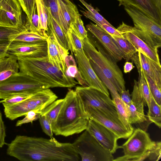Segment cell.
<instances>
[{
  "instance_id": "obj_1",
  "label": "cell",
  "mask_w": 161,
  "mask_h": 161,
  "mask_svg": "<svg viewBox=\"0 0 161 161\" xmlns=\"http://www.w3.org/2000/svg\"><path fill=\"white\" fill-rule=\"evenodd\" d=\"M7 154L21 161H79L80 158L70 143L54 138L17 135L8 144Z\"/></svg>"
},
{
  "instance_id": "obj_2",
  "label": "cell",
  "mask_w": 161,
  "mask_h": 161,
  "mask_svg": "<svg viewBox=\"0 0 161 161\" xmlns=\"http://www.w3.org/2000/svg\"><path fill=\"white\" fill-rule=\"evenodd\" d=\"M58 115L51 124L53 133L67 137L86 130L90 119L75 90L68 89Z\"/></svg>"
},
{
  "instance_id": "obj_3",
  "label": "cell",
  "mask_w": 161,
  "mask_h": 161,
  "mask_svg": "<svg viewBox=\"0 0 161 161\" xmlns=\"http://www.w3.org/2000/svg\"><path fill=\"white\" fill-rule=\"evenodd\" d=\"M20 72L28 75L50 88H72L78 84L73 77L63 73L48 60L47 56L40 58L18 56Z\"/></svg>"
},
{
  "instance_id": "obj_4",
  "label": "cell",
  "mask_w": 161,
  "mask_h": 161,
  "mask_svg": "<svg viewBox=\"0 0 161 161\" xmlns=\"http://www.w3.org/2000/svg\"><path fill=\"white\" fill-rule=\"evenodd\" d=\"M83 49L93 61L112 82L119 94L126 90L122 72L117 63L95 40L88 36L83 40Z\"/></svg>"
},
{
  "instance_id": "obj_5",
  "label": "cell",
  "mask_w": 161,
  "mask_h": 161,
  "mask_svg": "<svg viewBox=\"0 0 161 161\" xmlns=\"http://www.w3.org/2000/svg\"><path fill=\"white\" fill-rule=\"evenodd\" d=\"M57 98L49 88L43 89L21 102L3 106L4 115L7 118L13 120L31 111H36L41 114L43 109Z\"/></svg>"
},
{
  "instance_id": "obj_6",
  "label": "cell",
  "mask_w": 161,
  "mask_h": 161,
  "mask_svg": "<svg viewBox=\"0 0 161 161\" xmlns=\"http://www.w3.org/2000/svg\"><path fill=\"white\" fill-rule=\"evenodd\" d=\"M50 88L49 86L19 72L0 83V99H4L16 94L32 95Z\"/></svg>"
},
{
  "instance_id": "obj_7",
  "label": "cell",
  "mask_w": 161,
  "mask_h": 161,
  "mask_svg": "<svg viewBox=\"0 0 161 161\" xmlns=\"http://www.w3.org/2000/svg\"><path fill=\"white\" fill-rule=\"evenodd\" d=\"M72 143L82 161H113L112 154L105 149L86 130Z\"/></svg>"
},
{
  "instance_id": "obj_8",
  "label": "cell",
  "mask_w": 161,
  "mask_h": 161,
  "mask_svg": "<svg viewBox=\"0 0 161 161\" xmlns=\"http://www.w3.org/2000/svg\"><path fill=\"white\" fill-rule=\"evenodd\" d=\"M131 18L134 27L140 30L146 38L148 45L157 49L161 46V25L145 14L136 8L124 5Z\"/></svg>"
},
{
  "instance_id": "obj_9",
  "label": "cell",
  "mask_w": 161,
  "mask_h": 161,
  "mask_svg": "<svg viewBox=\"0 0 161 161\" xmlns=\"http://www.w3.org/2000/svg\"><path fill=\"white\" fill-rule=\"evenodd\" d=\"M152 142L146 131L138 128L134 130L125 142L118 146V148L123 149L124 155L114 159L113 161H138Z\"/></svg>"
},
{
  "instance_id": "obj_10",
  "label": "cell",
  "mask_w": 161,
  "mask_h": 161,
  "mask_svg": "<svg viewBox=\"0 0 161 161\" xmlns=\"http://www.w3.org/2000/svg\"><path fill=\"white\" fill-rule=\"evenodd\" d=\"M75 90L80 98L83 106L88 105L96 108L119 119L116 108L109 96L88 86H77Z\"/></svg>"
},
{
  "instance_id": "obj_11",
  "label": "cell",
  "mask_w": 161,
  "mask_h": 161,
  "mask_svg": "<svg viewBox=\"0 0 161 161\" xmlns=\"http://www.w3.org/2000/svg\"><path fill=\"white\" fill-rule=\"evenodd\" d=\"M73 53L77 64L78 70L86 82L87 86L109 96L108 90L93 69L83 49L75 50Z\"/></svg>"
},
{
  "instance_id": "obj_12",
  "label": "cell",
  "mask_w": 161,
  "mask_h": 161,
  "mask_svg": "<svg viewBox=\"0 0 161 161\" xmlns=\"http://www.w3.org/2000/svg\"><path fill=\"white\" fill-rule=\"evenodd\" d=\"M83 106L90 119L110 130L119 139H127L131 135L118 118L110 116L96 108L88 105Z\"/></svg>"
},
{
  "instance_id": "obj_13",
  "label": "cell",
  "mask_w": 161,
  "mask_h": 161,
  "mask_svg": "<svg viewBox=\"0 0 161 161\" xmlns=\"http://www.w3.org/2000/svg\"><path fill=\"white\" fill-rule=\"evenodd\" d=\"M131 103L126 107L129 115L130 123L135 124L139 128L146 131L151 123L148 119L144 113V103L140 93L138 81L134 80L133 90L131 94Z\"/></svg>"
},
{
  "instance_id": "obj_14",
  "label": "cell",
  "mask_w": 161,
  "mask_h": 161,
  "mask_svg": "<svg viewBox=\"0 0 161 161\" xmlns=\"http://www.w3.org/2000/svg\"><path fill=\"white\" fill-rule=\"evenodd\" d=\"M107 150L112 154L118 149V137L113 131L95 121L90 119L86 130Z\"/></svg>"
},
{
  "instance_id": "obj_15",
  "label": "cell",
  "mask_w": 161,
  "mask_h": 161,
  "mask_svg": "<svg viewBox=\"0 0 161 161\" xmlns=\"http://www.w3.org/2000/svg\"><path fill=\"white\" fill-rule=\"evenodd\" d=\"M23 24L18 0H0V25L17 27Z\"/></svg>"
},
{
  "instance_id": "obj_16",
  "label": "cell",
  "mask_w": 161,
  "mask_h": 161,
  "mask_svg": "<svg viewBox=\"0 0 161 161\" xmlns=\"http://www.w3.org/2000/svg\"><path fill=\"white\" fill-rule=\"evenodd\" d=\"M88 31L111 57L117 62L123 55L111 36L96 24L90 22L86 25Z\"/></svg>"
},
{
  "instance_id": "obj_17",
  "label": "cell",
  "mask_w": 161,
  "mask_h": 161,
  "mask_svg": "<svg viewBox=\"0 0 161 161\" xmlns=\"http://www.w3.org/2000/svg\"><path fill=\"white\" fill-rule=\"evenodd\" d=\"M9 55L28 58H40L47 55V41L34 43L11 42L8 49Z\"/></svg>"
},
{
  "instance_id": "obj_18",
  "label": "cell",
  "mask_w": 161,
  "mask_h": 161,
  "mask_svg": "<svg viewBox=\"0 0 161 161\" xmlns=\"http://www.w3.org/2000/svg\"><path fill=\"white\" fill-rule=\"evenodd\" d=\"M122 36L129 41L137 49L147 57L160 64L158 49L147 44L129 29L128 25L122 22L117 29Z\"/></svg>"
},
{
  "instance_id": "obj_19",
  "label": "cell",
  "mask_w": 161,
  "mask_h": 161,
  "mask_svg": "<svg viewBox=\"0 0 161 161\" xmlns=\"http://www.w3.org/2000/svg\"><path fill=\"white\" fill-rule=\"evenodd\" d=\"M131 60L161 88V66L140 52L135 54Z\"/></svg>"
},
{
  "instance_id": "obj_20",
  "label": "cell",
  "mask_w": 161,
  "mask_h": 161,
  "mask_svg": "<svg viewBox=\"0 0 161 161\" xmlns=\"http://www.w3.org/2000/svg\"><path fill=\"white\" fill-rule=\"evenodd\" d=\"M131 5L161 25V0H124L122 5Z\"/></svg>"
},
{
  "instance_id": "obj_21",
  "label": "cell",
  "mask_w": 161,
  "mask_h": 161,
  "mask_svg": "<svg viewBox=\"0 0 161 161\" xmlns=\"http://www.w3.org/2000/svg\"><path fill=\"white\" fill-rule=\"evenodd\" d=\"M49 62L67 75V68L65 63L67 54L58 45L53 36L50 34L46 40Z\"/></svg>"
},
{
  "instance_id": "obj_22",
  "label": "cell",
  "mask_w": 161,
  "mask_h": 161,
  "mask_svg": "<svg viewBox=\"0 0 161 161\" xmlns=\"http://www.w3.org/2000/svg\"><path fill=\"white\" fill-rule=\"evenodd\" d=\"M62 29L69 41V29L80 14L76 7L69 0H58Z\"/></svg>"
},
{
  "instance_id": "obj_23",
  "label": "cell",
  "mask_w": 161,
  "mask_h": 161,
  "mask_svg": "<svg viewBox=\"0 0 161 161\" xmlns=\"http://www.w3.org/2000/svg\"><path fill=\"white\" fill-rule=\"evenodd\" d=\"M46 8L48 15L47 26L51 34L58 45L68 55L69 50L67 38L60 26L53 17L49 8L46 7Z\"/></svg>"
},
{
  "instance_id": "obj_24",
  "label": "cell",
  "mask_w": 161,
  "mask_h": 161,
  "mask_svg": "<svg viewBox=\"0 0 161 161\" xmlns=\"http://www.w3.org/2000/svg\"><path fill=\"white\" fill-rule=\"evenodd\" d=\"M19 65L17 56L9 55L0 58V83L19 72Z\"/></svg>"
},
{
  "instance_id": "obj_25",
  "label": "cell",
  "mask_w": 161,
  "mask_h": 161,
  "mask_svg": "<svg viewBox=\"0 0 161 161\" xmlns=\"http://www.w3.org/2000/svg\"><path fill=\"white\" fill-rule=\"evenodd\" d=\"M112 101L116 108L118 118L125 128L131 134L134 129L129 121V115L125 105L119 96L112 98Z\"/></svg>"
},
{
  "instance_id": "obj_26",
  "label": "cell",
  "mask_w": 161,
  "mask_h": 161,
  "mask_svg": "<svg viewBox=\"0 0 161 161\" xmlns=\"http://www.w3.org/2000/svg\"><path fill=\"white\" fill-rule=\"evenodd\" d=\"M48 35L24 31L17 35L11 42L18 43H34L46 41Z\"/></svg>"
},
{
  "instance_id": "obj_27",
  "label": "cell",
  "mask_w": 161,
  "mask_h": 161,
  "mask_svg": "<svg viewBox=\"0 0 161 161\" xmlns=\"http://www.w3.org/2000/svg\"><path fill=\"white\" fill-rule=\"evenodd\" d=\"M123 55V58L126 61L131 60L138 51L132 44L123 36L111 35Z\"/></svg>"
},
{
  "instance_id": "obj_28",
  "label": "cell",
  "mask_w": 161,
  "mask_h": 161,
  "mask_svg": "<svg viewBox=\"0 0 161 161\" xmlns=\"http://www.w3.org/2000/svg\"><path fill=\"white\" fill-rule=\"evenodd\" d=\"M64 99L56 100L41 112V115H43L51 124L55 122L64 104Z\"/></svg>"
},
{
  "instance_id": "obj_29",
  "label": "cell",
  "mask_w": 161,
  "mask_h": 161,
  "mask_svg": "<svg viewBox=\"0 0 161 161\" xmlns=\"http://www.w3.org/2000/svg\"><path fill=\"white\" fill-rule=\"evenodd\" d=\"M25 30H27L25 24L17 27L0 25V42H11L17 35Z\"/></svg>"
},
{
  "instance_id": "obj_30",
  "label": "cell",
  "mask_w": 161,
  "mask_h": 161,
  "mask_svg": "<svg viewBox=\"0 0 161 161\" xmlns=\"http://www.w3.org/2000/svg\"><path fill=\"white\" fill-rule=\"evenodd\" d=\"M65 63L67 68L68 75L75 79L78 84L82 86H87L86 82L78 70L73 56L71 55L67 56L65 58Z\"/></svg>"
},
{
  "instance_id": "obj_31",
  "label": "cell",
  "mask_w": 161,
  "mask_h": 161,
  "mask_svg": "<svg viewBox=\"0 0 161 161\" xmlns=\"http://www.w3.org/2000/svg\"><path fill=\"white\" fill-rule=\"evenodd\" d=\"M148 108V112L146 115L148 119L160 128L161 127V106L159 105L155 102L152 96Z\"/></svg>"
},
{
  "instance_id": "obj_32",
  "label": "cell",
  "mask_w": 161,
  "mask_h": 161,
  "mask_svg": "<svg viewBox=\"0 0 161 161\" xmlns=\"http://www.w3.org/2000/svg\"><path fill=\"white\" fill-rule=\"evenodd\" d=\"M161 158V142L153 141L152 143L138 161H158Z\"/></svg>"
},
{
  "instance_id": "obj_33",
  "label": "cell",
  "mask_w": 161,
  "mask_h": 161,
  "mask_svg": "<svg viewBox=\"0 0 161 161\" xmlns=\"http://www.w3.org/2000/svg\"><path fill=\"white\" fill-rule=\"evenodd\" d=\"M139 74L138 81L139 91L144 106H149L152 95L140 68L136 66Z\"/></svg>"
},
{
  "instance_id": "obj_34",
  "label": "cell",
  "mask_w": 161,
  "mask_h": 161,
  "mask_svg": "<svg viewBox=\"0 0 161 161\" xmlns=\"http://www.w3.org/2000/svg\"><path fill=\"white\" fill-rule=\"evenodd\" d=\"M91 64L99 78L109 91L112 98L120 96L111 81L102 72L98 66L92 61L89 60Z\"/></svg>"
},
{
  "instance_id": "obj_35",
  "label": "cell",
  "mask_w": 161,
  "mask_h": 161,
  "mask_svg": "<svg viewBox=\"0 0 161 161\" xmlns=\"http://www.w3.org/2000/svg\"><path fill=\"white\" fill-rule=\"evenodd\" d=\"M136 66L140 68L138 66ZM140 69L145 80L152 97L155 102L159 105L161 106V88L157 85L153 80L144 72L140 68Z\"/></svg>"
},
{
  "instance_id": "obj_36",
  "label": "cell",
  "mask_w": 161,
  "mask_h": 161,
  "mask_svg": "<svg viewBox=\"0 0 161 161\" xmlns=\"http://www.w3.org/2000/svg\"><path fill=\"white\" fill-rule=\"evenodd\" d=\"M37 13L40 19V27L42 31H48V15L47 11L42 0H35Z\"/></svg>"
},
{
  "instance_id": "obj_37",
  "label": "cell",
  "mask_w": 161,
  "mask_h": 161,
  "mask_svg": "<svg viewBox=\"0 0 161 161\" xmlns=\"http://www.w3.org/2000/svg\"><path fill=\"white\" fill-rule=\"evenodd\" d=\"M25 25L28 31L42 34L47 33L46 32L40 29V19L37 13L36 5L34 8L30 21L27 22Z\"/></svg>"
},
{
  "instance_id": "obj_38",
  "label": "cell",
  "mask_w": 161,
  "mask_h": 161,
  "mask_svg": "<svg viewBox=\"0 0 161 161\" xmlns=\"http://www.w3.org/2000/svg\"><path fill=\"white\" fill-rule=\"evenodd\" d=\"M81 17L80 14L77 17L75 21L70 25L69 28H71L80 38L84 40L88 37V34Z\"/></svg>"
},
{
  "instance_id": "obj_39",
  "label": "cell",
  "mask_w": 161,
  "mask_h": 161,
  "mask_svg": "<svg viewBox=\"0 0 161 161\" xmlns=\"http://www.w3.org/2000/svg\"><path fill=\"white\" fill-rule=\"evenodd\" d=\"M42 0L45 7L49 8L53 17L62 28V21L59 12L58 0Z\"/></svg>"
},
{
  "instance_id": "obj_40",
  "label": "cell",
  "mask_w": 161,
  "mask_h": 161,
  "mask_svg": "<svg viewBox=\"0 0 161 161\" xmlns=\"http://www.w3.org/2000/svg\"><path fill=\"white\" fill-rule=\"evenodd\" d=\"M68 35L69 41V49L73 53L75 50L83 49V40L80 38L72 29H69Z\"/></svg>"
},
{
  "instance_id": "obj_41",
  "label": "cell",
  "mask_w": 161,
  "mask_h": 161,
  "mask_svg": "<svg viewBox=\"0 0 161 161\" xmlns=\"http://www.w3.org/2000/svg\"><path fill=\"white\" fill-rule=\"evenodd\" d=\"M23 11L26 14L27 22L31 19L33 9L36 5L35 0H18Z\"/></svg>"
},
{
  "instance_id": "obj_42",
  "label": "cell",
  "mask_w": 161,
  "mask_h": 161,
  "mask_svg": "<svg viewBox=\"0 0 161 161\" xmlns=\"http://www.w3.org/2000/svg\"><path fill=\"white\" fill-rule=\"evenodd\" d=\"M32 95L24 94L13 95L3 99L4 102L2 103L3 106L15 104L23 101Z\"/></svg>"
},
{
  "instance_id": "obj_43",
  "label": "cell",
  "mask_w": 161,
  "mask_h": 161,
  "mask_svg": "<svg viewBox=\"0 0 161 161\" xmlns=\"http://www.w3.org/2000/svg\"><path fill=\"white\" fill-rule=\"evenodd\" d=\"M40 115L41 114L36 111H30L25 114L23 119L18 120L16 122L15 126H21L24 124L30 122L32 123L33 121L39 119Z\"/></svg>"
},
{
  "instance_id": "obj_44",
  "label": "cell",
  "mask_w": 161,
  "mask_h": 161,
  "mask_svg": "<svg viewBox=\"0 0 161 161\" xmlns=\"http://www.w3.org/2000/svg\"><path fill=\"white\" fill-rule=\"evenodd\" d=\"M39 119L43 131L50 137H53V132L51 124L45 116L43 115H41Z\"/></svg>"
},
{
  "instance_id": "obj_45",
  "label": "cell",
  "mask_w": 161,
  "mask_h": 161,
  "mask_svg": "<svg viewBox=\"0 0 161 161\" xmlns=\"http://www.w3.org/2000/svg\"><path fill=\"white\" fill-rule=\"evenodd\" d=\"M86 8L87 10L91 12L92 13L95 14L104 23L108 25L111 26H113L109 22H108L106 19H105L96 9H95L90 4L87 3L84 0H79Z\"/></svg>"
},
{
  "instance_id": "obj_46",
  "label": "cell",
  "mask_w": 161,
  "mask_h": 161,
  "mask_svg": "<svg viewBox=\"0 0 161 161\" xmlns=\"http://www.w3.org/2000/svg\"><path fill=\"white\" fill-rule=\"evenodd\" d=\"M6 136V128L3 120L2 115L0 111V147H2L7 144L5 141V138Z\"/></svg>"
},
{
  "instance_id": "obj_47",
  "label": "cell",
  "mask_w": 161,
  "mask_h": 161,
  "mask_svg": "<svg viewBox=\"0 0 161 161\" xmlns=\"http://www.w3.org/2000/svg\"><path fill=\"white\" fill-rule=\"evenodd\" d=\"M80 11L85 16L91 20L99 26L101 27L103 24H105L97 16L88 10H80Z\"/></svg>"
},
{
  "instance_id": "obj_48",
  "label": "cell",
  "mask_w": 161,
  "mask_h": 161,
  "mask_svg": "<svg viewBox=\"0 0 161 161\" xmlns=\"http://www.w3.org/2000/svg\"><path fill=\"white\" fill-rule=\"evenodd\" d=\"M101 27L111 35L123 36L120 32L113 26H111L106 24H103Z\"/></svg>"
},
{
  "instance_id": "obj_49",
  "label": "cell",
  "mask_w": 161,
  "mask_h": 161,
  "mask_svg": "<svg viewBox=\"0 0 161 161\" xmlns=\"http://www.w3.org/2000/svg\"><path fill=\"white\" fill-rule=\"evenodd\" d=\"M120 97L126 107L129 106L131 103V95L130 94L129 90L123 91L120 94Z\"/></svg>"
},
{
  "instance_id": "obj_50",
  "label": "cell",
  "mask_w": 161,
  "mask_h": 161,
  "mask_svg": "<svg viewBox=\"0 0 161 161\" xmlns=\"http://www.w3.org/2000/svg\"><path fill=\"white\" fill-rule=\"evenodd\" d=\"M10 42H0V58L9 55L8 53V49Z\"/></svg>"
},
{
  "instance_id": "obj_51",
  "label": "cell",
  "mask_w": 161,
  "mask_h": 161,
  "mask_svg": "<svg viewBox=\"0 0 161 161\" xmlns=\"http://www.w3.org/2000/svg\"><path fill=\"white\" fill-rule=\"evenodd\" d=\"M134 67L132 63L126 62L124 66V72L125 73H129Z\"/></svg>"
},
{
  "instance_id": "obj_52",
  "label": "cell",
  "mask_w": 161,
  "mask_h": 161,
  "mask_svg": "<svg viewBox=\"0 0 161 161\" xmlns=\"http://www.w3.org/2000/svg\"><path fill=\"white\" fill-rule=\"evenodd\" d=\"M119 2V6H121L122 5L123 3L124 2V0H117Z\"/></svg>"
},
{
  "instance_id": "obj_53",
  "label": "cell",
  "mask_w": 161,
  "mask_h": 161,
  "mask_svg": "<svg viewBox=\"0 0 161 161\" xmlns=\"http://www.w3.org/2000/svg\"><path fill=\"white\" fill-rule=\"evenodd\" d=\"M3 102H4V100L3 99V100H2V101H0V103H3Z\"/></svg>"
}]
</instances>
